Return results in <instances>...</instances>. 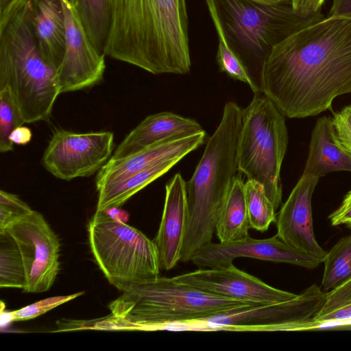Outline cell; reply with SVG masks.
I'll use <instances>...</instances> for the list:
<instances>
[{
	"label": "cell",
	"mask_w": 351,
	"mask_h": 351,
	"mask_svg": "<svg viewBox=\"0 0 351 351\" xmlns=\"http://www.w3.org/2000/svg\"><path fill=\"white\" fill-rule=\"evenodd\" d=\"M322 262L324 291L331 290L351 278V235L341 238L327 252Z\"/></svg>",
	"instance_id": "cb8c5ba5"
},
{
	"label": "cell",
	"mask_w": 351,
	"mask_h": 351,
	"mask_svg": "<svg viewBox=\"0 0 351 351\" xmlns=\"http://www.w3.org/2000/svg\"><path fill=\"white\" fill-rule=\"evenodd\" d=\"M328 16L351 17V0H332Z\"/></svg>",
	"instance_id": "d590c367"
},
{
	"label": "cell",
	"mask_w": 351,
	"mask_h": 351,
	"mask_svg": "<svg viewBox=\"0 0 351 351\" xmlns=\"http://www.w3.org/2000/svg\"><path fill=\"white\" fill-rule=\"evenodd\" d=\"M244 191L250 228L261 232L267 231L276 221V208L258 182L247 180Z\"/></svg>",
	"instance_id": "484cf974"
},
{
	"label": "cell",
	"mask_w": 351,
	"mask_h": 351,
	"mask_svg": "<svg viewBox=\"0 0 351 351\" xmlns=\"http://www.w3.org/2000/svg\"><path fill=\"white\" fill-rule=\"evenodd\" d=\"M288 144L284 114L263 93L242 109L238 171L260 183L277 209L282 202L280 169Z\"/></svg>",
	"instance_id": "52a82bcc"
},
{
	"label": "cell",
	"mask_w": 351,
	"mask_h": 351,
	"mask_svg": "<svg viewBox=\"0 0 351 351\" xmlns=\"http://www.w3.org/2000/svg\"><path fill=\"white\" fill-rule=\"evenodd\" d=\"M252 305L204 292L173 278L140 283L113 300L111 314L83 322L84 330L150 331L158 324L204 319Z\"/></svg>",
	"instance_id": "5b68a950"
},
{
	"label": "cell",
	"mask_w": 351,
	"mask_h": 351,
	"mask_svg": "<svg viewBox=\"0 0 351 351\" xmlns=\"http://www.w3.org/2000/svg\"><path fill=\"white\" fill-rule=\"evenodd\" d=\"M114 149L111 132L77 133L60 128L54 130L41 162L53 176L69 181L98 172Z\"/></svg>",
	"instance_id": "30bf717a"
},
{
	"label": "cell",
	"mask_w": 351,
	"mask_h": 351,
	"mask_svg": "<svg viewBox=\"0 0 351 351\" xmlns=\"http://www.w3.org/2000/svg\"><path fill=\"white\" fill-rule=\"evenodd\" d=\"M62 2L66 46L57 70L61 93L90 88L101 81L106 69L105 55L93 45L71 0Z\"/></svg>",
	"instance_id": "7c38bea8"
},
{
	"label": "cell",
	"mask_w": 351,
	"mask_h": 351,
	"mask_svg": "<svg viewBox=\"0 0 351 351\" xmlns=\"http://www.w3.org/2000/svg\"><path fill=\"white\" fill-rule=\"evenodd\" d=\"M32 8V2L0 27V89L10 88L25 123L49 120L61 94L56 71L37 47Z\"/></svg>",
	"instance_id": "8992f818"
},
{
	"label": "cell",
	"mask_w": 351,
	"mask_h": 351,
	"mask_svg": "<svg viewBox=\"0 0 351 351\" xmlns=\"http://www.w3.org/2000/svg\"><path fill=\"white\" fill-rule=\"evenodd\" d=\"M181 283L204 292L252 305L269 304L294 298L297 295L273 287L233 264L199 269L173 277Z\"/></svg>",
	"instance_id": "4fadbf2b"
},
{
	"label": "cell",
	"mask_w": 351,
	"mask_h": 351,
	"mask_svg": "<svg viewBox=\"0 0 351 351\" xmlns=\"http://www.w3.org/2000/svg\"><path fill=\"white\" fill-rule=\"evenodd\" d=\"M251 1L263 3V4L272 5V4H278V3H280L287 2L290 0H251Z\"/></svg>",
	"instance_id": "74e56055"
},
{
	"label": "cell",
	"mask_w": 351,
	"mask_h": 351,
	"mask_svg": "<svg viewBox=\"0 0 351 351\" xmlns=\"http://www.w3.org/2000/svg\"><path fill=\"white\" fill-rule=\"evenodd\" d=\"M263 93L289 118L330 110L351 93V17L328 16L272 49L263 71Z\"/></svg>",
	"instance_id": "6da1fadb"
},
{
	"label": "cell",
	"mask_w": 351,
	"mask_h": 351,
	"mask_svg": "<svg viewBox=\"0 0 351 351\" xmlns=\"http://www.w3.org/2000/svg\"><path fill=\"white\" fill-rule=\"evenodd\" d=\"M203 131L194 119L171 112L153 114L146 117L123 138L110 158H122L156 143Z\"/></svg>",
	"instance_id": "ac0fdd59"
},
{
	"label": "cell",
	"mask_w": 351,
	"mask_h": 351,
	"mask_svg": "<svg viewBox=\"0 0 351 351\" xmlns=\"http://www.w3.org/2000/svg\"><path fill=\"white\" fill-rule=\"evenodd\" d=\"M32 211L17 195L0 191V232L4 231Z\"/></svg>",
	"instance_id": "f546056e"
},
{
	"label": "cell",
	"mask_w": 351,
	"mask_h": 351,
	"mask_svg": "<svg viewBox=\"0 0 351 351\" xmlns=\"http://www.w3.org/2000/svg\"><path fill=\"white\" fill-rule=\"evenodd\" d=\"M242 109L227 102L217 129L208 139L191 179L186 182L187 224L180 262L212 242L219 211L238 171Z\"/></svg>",
	"instance_id": "3957f363"
},
{
	"label": "cell",
	"mask_w": 351,
	"mask_h": 351,
	"mask_svg": "<svg viewBox=\"0 0 351 351\" xmlns=\"http://www.w3.org/2000/svg\"><path fill=\"white\" fill-rule=\"evenodd\" d=\"M187 224L186 182L176 173L165 186L162 215L154 239L160 269L169 271L180 262Z\"/></svg>",
	"instance_id": "2e32d148"
},
{
	"label": "cell",
	"mask_w": 351,
	"mask_h": 351,
	"mask_svg": "<svg viewBox=\"0 0 351 351\" xmlns=\"http://www.w3.org/2000/svg\"><path fill=\"white\" fill-rule=\"evenodd\" d=\"M5 230L19 249L26 280L23 291L49 290L59 271L60 242L43 215L33 210Z\"/></svg>",
	"instance_id": "8fae6325"
},
{
	"label": "cell",
	"mask_w": 351,
	"mask_h": 351,
	"mask_svg": "<svg viewBox=\"0 0 351 351\" xmlns=\"http://www.w3.org/2000/svg\"><path fill=\"white\" fill-rule=\"evenodd\" d=\"M218 36L241 62L253 84L263 93V71L274 47L296 31L324 18L304 16L290 1L263 4L251 0H205Z\"/></svg>",
	"instance_id": "277c9868"
},
{
	"label": "cell",
	"mask_w": 351,
	"mask_h": 351,
	"mask_svg": "<svg viewBox=\"0 0 351 351\" xmlns=\"http://www.w3.org/2000/svg\"><path fill=\"white\" fill-rule=\"evenodd\" d=\"M25 285L24 267L17 243L7 230L0 232V287L23 290Z\"/></svg>",
	"instance_id": "d4e9b609"
},
{
	"label": "cell",
	"mask_w": 351,
	"mask_h": 351,
	"mask_svg": "<svg viewBox=\"0 0 351 351\" xmlns=\"http://www.w3.org/2000/svg\"><path fill=\"white\" fill-rule=\"evenodd\" d=\"M319 179L302 174L282 206L275 223L281 239L322 262L327 252L315 237L311 207L313 193Z\"/></svg>",
	"instance_id": "9a60e30c"
},
{
	"label": "cell",
	"mask_w": 351,
	"mask_h": 351,
	"mask_svg": "<svg viewBox=\"0 0 351 351\" xmlns=\"http://www.w3.org/2000/svg\"><path fill=\"white\" fill-rule=\"evenodd\" d=\"M31 23L42 57L57 72L66 46L64 16L61 1L34 0Z\"/></svg>",
	"instance_id": "d6986e66"
},
{
	"label": "cell",
	"mask_w": 351,
	"mask_h": 351,
	"mask_svg": "<svg viewBox=\"0 0 351 351\" xmlns=\"http://www.w3.org/2000/svg\"><path fill=\"white\" fill-rule=\"evenodd\" d=\"M88 232L96 263L119 291H129L160 276L155 243L138 229L101 211L95 212Z\"/></svg>",
	"instance_id": "ba28073f"
},
{
	"label": "cell",
	"mask_w": 351,
	"mask_h": 351,
	"mask_svg": "<svg viewBox=\"0 0 351 351\" xmlns=\"http://www.w3.org/2000/svg\"><path fill=\"white\" fill-rule=\"evenodd\" d=\"M34 0H0V27Z\"/></svg>",
	"instance_id": "836d02e7"
},
{
	"label": "cell",
	"mask_w": 351,
	"mask_h": 351,
	"mask_svg": "<svg viewBox=\"0 0 351 351\" xmlns=\"http://www.w3.org/2000/svg\"><path fill=\"white\" fill-rule=\"evenodd\" d=\"M32 133L29 128L21 125L14 129L10 136V141L16 145H25L32 139Z\"/></svg>",
	"instance_id": "8d00e7d4"
},
{
	"label": "cell",
	"mask_w": 351,
	"mask_h": 351,
	"mask_svg": "<svg viewBox=\"0 0 351 351\" xmlns=\"http://www.w3.org/2000/svg\"><path fill=\"white\" fill-rule=\"evenodd\" d=\"M25 123L20 108L10 88L0 89V152L6 153L14 149L10 136L16 128Z\"/></svg>",
	"instance_id": "83f0119b"
},
{
	"label": "cell",
	"mask_w": 351,
	"mask_h": 351,
	"mask_svg": "<svg viewBox=\"0 0 351 351\" xmlns=\"http://www.w3.org/2000/svg\"><path fill=\"white\" fill-rule=\"evenodd\" d=\"M83 294L84 291H80L67 295L53 296L41 300L16 311L8 312L1 311V314L4 315L5 317L1 318V321L3 320V322H1V324H8L12 322L34 319Z\"/></svg>",
	"instance_id": "f1b7e54d"
},
{
	"label": "cell",
	"mask_w": 351,
	"mask_h": 351,
	"mask_svg": "<svg viewBox=\"0 0 351 351\" xmlns=\"http://www.w3.org/2000/svg\"><path fill=\"white\" fill-rule=\"evenodd\" d=\"M332 119L339 141L351 154V104L334 112Z\"/></svg>",
	"instance_id": "1f68e13d"
},
{
	"label": "cell",
	"mask_w": 351,
	"mask_h": 351,
	"mask_svg": "<svg viewBox=\"0 0 351 351\" xmlns=\"http://www.w3.org/2000/svg\"><path fill=\"white\" fill-rule=\"evenodd\" d=\"M241 257L289 263L306 269H315L322 263L288 244L277 234L263 239H254L248 234L228 243L212 241L199 249L191 261L199 267L213 268L232 265L235 258Z\"/></svg>",
	"instance_id": "5bb4252c"
},
{
	"label": "cell",
	"mask_w": 351,
	"mask_h": 351,
	"mask_svg": "<svg viewBox=\"0 0 351 351\" xmlns=\"http://www.w3.org/2000/svg\"><path fill=\"white\" fill-rule=\"evenodd\" d=\"M340 171H351V154L339 141L332 119L324 116L313 129L302 174L320 178Z\"/></svg>",
	"instance_id": "ffe728a7"
},
{
	"label": "cell",
	"mask_w": 351,
	"mask_h": 351,
	"mask_svg": "<svg viewBox=\"0 0 351 351\" xmlns=\"http://www.w3.org/2000/svg\"><path fill=\"white\" fill-rule=\"evenodd\" d=\"M218 40L217 61L220 71L234 80L247 84L252 89V82L241 62L229 49L222 38L218 36Z\"/></svg>",
	"instance_id": "4dcf8cb0"
},
{
	"label": "cell",
	"mask_w": 351,
	"mask_h": 351,
	"mask_svg": "<svg viewBox=\"0 0 351 351\" xmlns=\"http://www.w3.org/2000/svg\"><path fill=\"white\" fill-rule=\"evenodd\" d=\"M314 320L319 326L328 322L351 321V278L326 292L324 303Z\"/></svg>",
	"instance_id": "4316f807"
},
{
	"label": "cell",
	"mask_w": 351,
	"mask_h": 351,
	"mask_svg": "<svg viewBox=\"0 0 351 351\" xmlns=\"http://www.w3.org/2000/svg\"><path fill=\"white\" fill-rule=\"evenodd\" d=\"M186 0H112L106 56L152 74L189 73Z\"/></svg>",
	"instance_id": "7a4b0ae2"
},
{
	"label": "cell",
	"mask_w": 351,
	"mask_h": 351,
	"mask_svg": "<svg viewBox=\"0 0 351 351\" xmlns=\"http://www.w3.org/2000/svg\"><path fill=\"white\" fill-rule=\"evenodd\" d=\"M97 51L106 56L112 24V0H71Z\"/></svg>",
	"instance_id": "603a6c76"
},
{
	"label": "cell",
	"mask_w": 351,
	"mask_h": 351,
	"mask_svg": "<svg viewBox=\"0 0 351 351\" xmlns=\"http://www.w3.org/2000/svg\"><path fill=\"white\" fill-rule=\"evenodd\" d=\"M326 292L313 284L294 298L269 304L249 305L193 320L194 331L274 332L319 327L314 320Z\"/></svg>",
	"instance_id": "9c48e42d"
},
{
	"label": "cell",
	"mask_w": 351,
	"mask_h": 351,
	"mask_svg": "<svg viewBox=\"0 0 351 351\" xmlns=\"http://www.w3.org/2000/svg\"><path fill=\"white\" fill-rule=\"evenodd\" d=\"M328 218L332 226L346 225L351 228V190L346 195L340 206Z\"/></svg>",
	"instance_id": "d6a6232c"
},
{
	"label": "cell",
	"mask_w": 351,
	"mask_h": 351,
	"mask_svg": "<svg viewBox=\"0 0 351 351\" xmlns=\"http://www.w3.org/2000/svg\"><path fill=\"white\" fill-rule=\"evenodd\" d=\"M244 184L241 175H237L219 211L215 234L220 243L234 242L249 234L250 226Z\"/></svg>",
	"instance_id": "7402d4cb"
},
{
	"label": "cell",
	"mask_w": 351,
	"mask_h": 351,
	"mask_svg": "<svg viewBox=\"0 0 351 351\" xmlns=\"http://www.w3.org/2000/svg\"><path fill=\"white\" fill-rule=\"evenodd\" d=\"M324 1L325 0H290L292 8L304 16L320 13Z\"/></svg>",
	"instance_id": "e575fe53"
},
{
	"label": "cell",
	"mask_w": 351,
	"mask_h": 351,
	"mask_svg": "<svg viewBox=\"0 0 351 351\" xmlns=\"http://www.w3.org/2000/svg\"><path fill=\"white\" fill-rule=\"evenodd\" d=\"M205 131L169 139L145 147L119 159H110L98 171L96 189L124 179L135 173L169 159H182L205 143Z\"/></svg>",
	"instance_id": "e0dca14e"
},
{
	"label": "cell",
	"mask_w": 351,
	"mask_h": 351,
	"mask_svg": "<svg viewBox=\"0 0 351 351\" xmlns=\"http://www.w3.org/2000/svg\"><path fill=\"white\" fill-rule=\"evenodd\" d=\"M180 160L171 158L160 162L124 179L97 189L96 212L120 208L134 195L164 175Z\"/></svg>",
	"instance_id": "44dd1931"
}]
</instances>
